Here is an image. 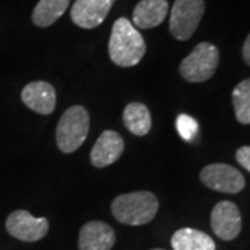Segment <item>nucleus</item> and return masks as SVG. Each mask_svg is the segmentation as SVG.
Instances as JSON below:
<instances>
[{
  "instance_id": "f257e3e1",
  "label": "nucleus",
  "mask_w": 250,
  "mask_h": 250,
  "mask_svg": "<svg viewBox=\"0 0 250 250\" xmlns=\"http://www.w3.org/2000/svg\"><path fill=\"white\" fill-rule=\"evenodd\" d=\"M146 53L145 39L126 18H118L108 41V54L111 62L120 67H134Z\"/></svg>"
},
{
  "instance_id": "f03ea898",
  "label": "nucleus",
  "mask_w": 250,
  "mask_h": 250,
  "mask_svg": "<svg viewBox=\"0 0 250 250\" xmlns=\"http://www.w3.org/2000/svg\"><path fill=\"white\" fill-rule=\"evenodd\" d=\"M159 211V199L149 190H138L117 196L111 203V214L125 225H145Z\"/></svg>"
},
{
  "instance_id": "7ed1b4c3",
  "label": "nucleus",
  "mask_w": 250,
  "mask_h": 250,
  "mask_svg": "<svg viewBox=\"0 0 250 250\" xmlns=\"http://www.w3.org/2000/svg\"><path fill=\"white\" fill-rule=\"evenodd\" d=\"M89 114L82 106H72L64 111L56 129V142L62 153L80 149L89 134Z\"/></svg>"
},
{
  "instance_id": "20e7f679",
  "label": "nucleus",
  "mask_w": 250,
  "mask_h": 250,
  "mask_svg": "<svg viewBox=\"0 0 250 250\" xmlns=\"http://www.w3.org/2000/svg\"><path fill=\"white\" fill-rule=\"evenodd\" d=\"M220 62V52L210 42H202L181 62L179 72L188 82H205L217 71Z\"/></svg>"
},
{
  "instance_id": "39448f33",
  "label": "nucleus",
  "mask_w": 250,
  "mask_h": 250,
  "mask_svg": "<svg viewBox=\"0 0 250 250\" xmlns=\"http://www.w3.org/2000/svg\"><path fill=\"white\" fill-rule=\"evenodd\" d=\"M205 14V0H175L171 9L170 32L178 41H188L196 32Z\"/></svg>"
},
{
  "instance_id": "423d86ee",
  "label": "nucleus",
  "mask_w": 250,
  "mask_h": 250,
  "mask_svg": "<svg viewBox=\"0 0 250 250\" xmlns=\"http://www.w3.org/2000/svg\"><path fill=\"white\" fill-rule=\"evenodd\" d=\"M200 179L207 188L221 193H231V195L242 192L246 185L245 177L242 175L241 171L236 170L229 164H223V163L206 166L200 171Z\"/></svg>"
},
{
  "instance_id": "0eeeda50",
  "label": "nucleus",
  "mask_w": 250,
  "mask_h": 250,
  "mask_svg": "<svg viewBox=\"0 0 250 250\" xmlns=\"http://www.w3.org/2000/svg\"><path fill=\"white\" fill-rule=\"evenodd\" d=\"M7 232L22 242H36L45 238L49 221L45 217H34L27 210H16L6 220Z\"/></svg>"
},
{
  "instance_id": "6e6552de",
  "label": "nucleus",
  "mask_w": 250,
  "mask_h": 250,
  "mask_svg": "<svg viewBox=\"0 0 250 250\" xmlns=\"http://www.w3.org/2000/svg\"><path fill=\"white\" fill-rule=\"evenodd\" d=\"M210 224L220 239L233 241L242 229V215L238 206L229 200L218 202L211 211Z\"/></svg>"
},
{
  "instance_id": "1a4fd4ad",
  "label": "nucleus",
  "mask_w": 250,
  "mask_h": 250,
  "mask_svg": "<svg viewBox=\"0 0 250 250\" xmlns=\"http://www.w3.org/2000/svg\"><path fill=\"white\" fill-rule=\"evenodd\" d=\"M116 0H75L71 7V20L85 29L99 27L111 10Z\"/></svg>"
},
{
  "instance_id": "9d476101",
  "label": "nucleus",
  "mask_w": 250,
  "mask_h": 250,
  "mask_svg": "<svg viewBox=\"0 0 250 250\" xmlns=\"http://www.w3.org/2000/svg\"><path fill=\"white\" fill-rule=\"evenodd\" d=\"M124 147V139L118 132L103 131L90 152V161L98 168L108 167L121 157Z\"/></svg>"
},
{
  "instance_id": "9b49d317",
  "label": "nucleus",
  "mask_w": 250,
  "mask_h": 250,
  "mask_svg": "<svg viewBox=\"0 0 250 250\" xmlns=\"http://www.w3.org/2000/svg\"><path fill=\"white\" fill-rule=\"evenodd\" d=\"M114 243V229L103 221H88L80 229L78 250H111Z\"/></svg>"
},
{
  "instance_id": "f8f14e48",
  "label": "nucleus",
  "mask_w": 250,
  "mask_h": 250,
  "mask_svg": "<svg viewBox=\"0 0 250 250\" xmlns=\"http://www.w3.org/2000/svg\"><path fill=\"white\" fill-rule=\"evenodd\" d=\"M22 103L38 114H52L56 108V90L45 81L28 83L21 92Z\"/></svg>"
},
{
  "instance_id": "ddd939ff",
  "label": "nucleus",
  "mask_w": 250,
  "mask_h": 250,
  "mask_svg": "<svg viewBox=\"0 0 250 250\" xmlns=\"http://www.w3.org/2000/svg\"><path fill=\"white\" fill-rule=\"evenodd\" d=\"M167 14V0H141L134 10V24L141 29H150L159 27Z\"/></svg>"
},
{
  "instance_id": "4468645a",
  "label": "nucleus",
  "mask_w": 250,
  "mask_h": 250,
  "mask_svg": "<svg viewBox=\"0 0 250 250\" xmlns=\"http://www.w3.org/2000/svg\"><path fill=\"white\" fill-rule=\"evenodd\" d=\"M174 250H215L213 238L193 228H181L171 238Z\"/></svg>"
},
{
  "instance_id": "2eb2a0df",
  "label": "nucleus",
  "mask_w": 250,
  "mask_h": 250,
  "mask_svg": "<svg viewBox=\"0 0 250 250\" xmlns=\"http://www.w3.org/2000/svg\"><path fill=\"white\" fill-rule=\"evenodd\" d=\"M125 128L136 136H145L152 128L150 111L143 103L132 102L124 108L123 114Z\"/></svg>"
},
{
  "instance_id": "dca6fc26",
  "label": "nucleus",
  "mask_w": 250,
  "mask_h": 250,
  "mask_svg": "<svg viewBox=\"0 0 250 250\" xmlns=\"http://www.w3.org/2000/svg\"><path fill=\"white\" fill-rule=\"evenodd\" d=\"M68 6L70 0H39L32 13V21L36 27H50L65 13Z\"/></svg>"
},
{
  "instance_id": "f3484780",
  "label": "nucleus",
  "mask_w": 250,
  "mask_h": 250,
  "mask_svg": "<svg viewBox=\"0 0 250 250\" xmlns=\"http://www.w3.org/2000/svg\"><path fill=\"white\" fill-rule=\"evenodd\" d=\"M235 117L241 124H250V78L239 82L232 90Z\"/></svg>"
},
{
  "instance_id": "a211bd4d",
  "label": "nucleus",
  "mask_w": 250,
  "mask_h": 250,
  "mask_svg": "<svg viewBox=\"0 0 250 250\" xmlns=\"http://www.w3.org/2000/svg\"><path fill=\"white\" fill-rule=\"evenodd\" d=\"M177 129L185 141L190 142L197 132V121L188 114H181L177 118Z\"/></svg>"
},
{
  "instance_id": "6ab92c4d",
  "label": "nucleus",
  "mask_w": 250,
  "mask_h": 250,
  "mask_svg": "<svg viewBox=\"0 0 250 250\" xmlns=\"http://www.w3.org/2000/svg\"><path fill=\"white\" fill-rule=\"evenodd\" d=\"M236 161L250 172V146H242L236 150Z\"/></svg>"
},
{
  "instance_id": "aec40b11",
  "label": "nucleus",
  "mask_w": 250,
  "mask_h": 250,
  "mask_svg": "<svg viewBox=\"0 0 250 250\" xmlns=\"http://www.w3.org/2000/svg\"><path fill=\"white\" fill-rule=\"evenodd\" d=\"M242 54H243V60L245 62L250 65V34L246 38L245 43H243V47H242Z\"/></svg>"
},
{
  "instance_id": "412c9836",
  "label": "nucleus",
  "mask_w": 250,
  "mask_h": 250,
  "mask_svg": "<svg viewBox=\"0 0 250 250\" xmlns=\"http://www.w3.org/2000/svg\"><path fill=\"white\" fill-rule=\"evenodd\" d=\"M152 250H164V249H152Z\"/></svg>"
}]
</instances>
